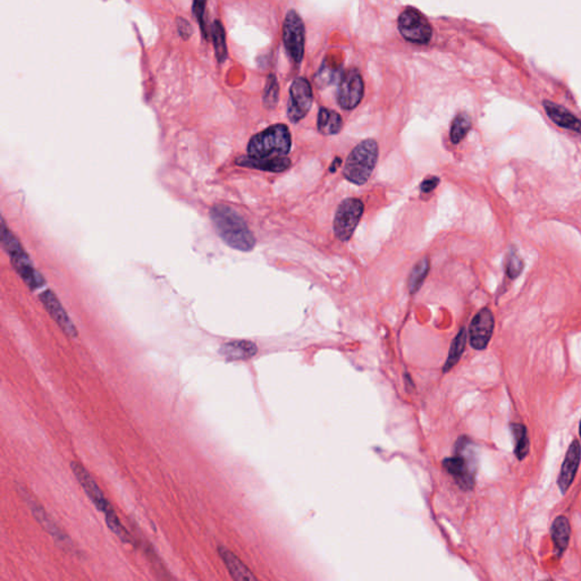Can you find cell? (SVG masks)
<instances>
[{"mask_svg": "<svg viewBox=\"0 0 581 581\" xmlns=\"http://www.w3.org/2000/svg\"><path fill=\"white\" fill-rule=\"evenodd\" d=\"M218 235L227 245L240 251H251L256 239L247 223L234 209L225 205H216L210 212Z\"/></svg>", "mask_w": 581, "mask_h": 581, "instance_id": "cell-1", "label": "cell"}, {"mask_svg": "<svg viewBox=\"0 0 581 581\" xmlns=\"http://www.w3.org/2000/svg\"><path fill=\"white\" fill-rule=\"evenodd\" d=\"M292 146L289 128L284 124L269 126L251 137L247 156L252 158L274 159L287 157Z\"/></svg>", "mask_w": 581, "mask_h": 581, "instance_id": "cell-2", "label": "cell"}, {"mask_svg": "<svg viewBox=\"0 0 581 581\" xmlns=\"http://www.w3.org/2000/svg\"><path fill=\"white\" fill-rule=\"evenodd\" d=\"M378 153V144L373 139L360 142L348 156L343 168L346 179L353 184H364L375 170Z\"/></svg>", "mask_w": 581, "mask_h": 581, "instance_id": "cell-3", "label": "cell"}, {"mask_svg": "<svg viewBox=\"0 0 581 581\" xmlns=\"http://www.w3.org/2000/svg\"><path fill=\"white\" fill-rule=\"evenodd\" d=\"M1 242L3 247L11 257L13 267L15 269L22 280L31 289H40L46 284L45 278L36 271L31 261L30 257L27 256L21 243L16 239L12 231L7 227L6 221L1 223Z\"/></svg>", "mask_w": 581, "mask_h": 581, "instance_id": "cell-4", "label": "cell"}, {"mask_svg": "<svg viewBox=\"0 0 581 581\" xmlns=\"http://www.w3.org/2000/svg\"><path fill=\"white\" fill-rule=\"evenodd\" d=\"M443 465L461 488L471 489L474 487L477 461L467 438H460L456 445V456L445 459Z\"/></svg>", "mask_w": 581, "mask_h": 581, "instance_id": "cell-5", "label": "cell"}, {"mask_svg": "<svg viewBox=\"0 0 581 581\" xmlns=\"http://www.w3.org/2000/svg\"><path fill=\"white\" fill-rule=\"evenodd\" d=\"M364 203L357 198H348L339 205L334 218V233L341 242L349 241L364 215Z\"/></svg>", "mask_w": 581, "mask_h": 581, "instance_id": "cell-6", "label": "cell"}, {"mask_svg": "<svg viewBox=\"0 0 581 581\" xmlns=\"http://www.w3.org/2000/svg\"><path fill=\"white\" fill-rule=\"evenodd\" d=\"M399 33L404 39L414 43H428L432 39V30L427 18L417 9H406L399 15Z\"/></svg>", "mask_w": 581, "mask_h": 581, "instance_id": "cell-7", "label": "cell"}, {"mask_svg": "<svg viewBox=\"0 0 581 581\" xmlns=\"http://www.w3.org/2000/svg\"><path fill=\"white\" fill-rule=\"evenodd\" d=\"M313 96L309 81L304 78H295L289 89L287 116L293 123H298L307 116L313 104Z\"/></svg>", "mask_w": 581, "mask_h": 581, "instance_id": "cell-8", "label": "cell"}, {"mask_svg": "<svg viewBox=\"0 0 581 581\" xmlns=\"http://www.w3.org/2000/svg\"><path fill=\"white\" fill-rule=\"evenodd\" d=\"M283 40L289 56L300 63L303 58L306 30L301 18L294 11H289L284 21Z\"/></svg>", "mask_w": 581, "mask_h": 581, "instance_id": "cell-9", "label": "cell"}, {"mask_svg": "<svg viewBox=\"0 0 581 581\" xmlns=\"http://www.w3.org/2000/svg\"><path fill=\"white\" fill-rule=\"evenodd\" d=\"M364 80L357 69H350L343 74L337 89V102L343 109H355L364 98Z\"/></svg>", "mask_w": 581, "mask_h": 581, "instance_id": "cell-10", "label": "cell"}, {"mask_svg": "<svg viewBox=\"0 0 581 581\" xmlns=\"http://www.w3.org/2000/svg\"><path fill=\"white\" fill-rule=\"evenodd\" d=\"M494 315L488 308H484L474 317L469 328L470 344L474 350H484L488 346L494 331Z\"/></svg>", "mask_w": 581, "mask_h": 581, "instance_id": "cell-11", "label": "cell"}, {"mask_svg": "<svg viewBox=\"0 0 581 581\" xmlns=\"http://www.w3.org/2000/svg\"><path fill=\"white\" fill-rule=\"evenodd\" d=\"M18 491L22 498H23V500H25L27 507H30L33 516L36 517V520L40 522V525L45 528V531H48L51 536H53V538L60 546H63V549L64 547L67 549L69 546H71L69 545L71 540H69V537L66 536L65 533L60 531V528L57 527L56 524L51 520L50 517L47 514L43 507L40 505L39 502L36 501V498H33L32 495L27 492L25 487L18 485Z\"/></svg>", "mask_w": 581, "mask_h": 581, "instance_id": "cell-12", "label": "cell"}, {"mask_svg": "<svg viewBox=\"0 0 581 581\" xmlns=\"http://www.w3.org/2000/svg\"><path fill=\"white\" fill-rule=\"evenodd\" d=\"M71 469H72L73 474L75 478L78 479L84 492L88 495V498L91 500L97 509L102 513H107L109 510L113 509L111 503L104 498V493L99 487L96 480L93 479V476L90 474L89 471L84 468L83 465L78 463V462H71Z\"/></svg>", "mask_w": 581, "mask_h": 581, "instance_id": "cell-13", "label": "cell"}, {"mask_svg": "<svg viewBox=\"0 0 581 581\" xmlns=\"http://www.w3.org/2000/svg\"><path fill=\"white\" fill-rule=\"evenodd\" d=\"M40 301L43 304L46 310L48 311L51 318L54 319L57 322V325L62 328V331L69 337H78V329L75 327L72 320L69 318V315L66 313L63 306L60 303V300L57 299L56 295L51 292L50 289H46L43 292L40 293Z\"/></svg>", "mask_w": 581, "mask_h": 581, "instance_id": "cell-14", "label": "cell"}, {"mask_svg": "<svg viewBox=\"0 0 581 581\" xmlns=\"http://www.w3.org/2000/svg\"><path fill=\"white\" fill-rule=\"evenodd\" d=\"M580 460V443L578 441H573L570 444L569 450L566 452L563 465H562V468H561L560 476H559V480H557L561 492L566 493L568 488H569L570 485L573 484L575 474H577V470L579 468Z\"/></svg>", "mask_w": 581, "mask_h": 581, "instance_id": "cell-15", "label": "cell"}, {"mask_svg": "<svg viewBox=\"0 0 581 581\" xmlns=\"http://www.w3.org/2000/svg\"><path fill=\"white\" fill-rule=\"evenodd\" d=\"M544 109H545L547 116L551 118L556 125L560 128L570 130V131H575L579 135H581V121L578 117H575L573 113H570L566 108L562 107L560 104H555V102L545 100L542 102Z\"/></svg>", "mask_w": 581, "mask_h": 581, "instance_id": "cell-16", "label": "cell"}, {"mask_svg": "<svg viewBox=\"0 0 581 581\" xmlns=\"http://www.w3.org/2000/svg\"><path fill=\"white\" fill-rule=\"evenodd\" d=\"M218 554L223 560L226 566L231 577L238 581H254L257 580L256 575L251 573L250 569L245 566L239 557L236 556L233 552L227 549L224 546H218Z\"/></svg>", "mask_w": 581, "mask_h": 581, "instance_id": "cell-17", "label": "cell"}, {"mask_svg": "<svg viewBox=\"0 0 581 581\" xmlns=\"http://www.w3.org/2000/svg\"><path fill=\"white\" fill-rule=\"evenodd\" d=\"M258 348L250 341L238 340L224 343L219 349L221 357L228 361L247 360L257 355Z\"/></svg>", "mask_w": 581, "mask_h": 581, "instance_id": "cell-18", "label": "cell"}, {"mask_svg": "<svg viewBox=\"0 0 581 581\" xmlns=\"http://www.w3.org/2000/svg\"><path fill=\"white\" fill-rule=\"evenodd\" d=\"M236 164L243 168H254V170H265L271 173H280L285 172L291 168V160L287 157L274 159H258L252 158L249 156H243L236 159Z\"/></svg>", "mask_w": 581, "mask_h": 581, "instance_id": "cell-19", "label": "cell"}, {"mask_svg": "<svg viewBox=\"0 0 581 581\" xmlns=\"http://www.w3.org/2000/svg\"><path fill=\"white\" fill-rule=\"evenodd\" d=\"M318 131L324 135H337L342 130L343 120L340 114L327 108H320L317 121Z\"/></svg>", "mask_w": 581, "mask_h": 581, "instance_id": "cell-20", "label": "cell"}, {"mask_svg": "<svg viewBox=\"0 0 581 581\" xmlns=\"http://www.w3.org/2000/svg\"><path fill=\"white\" fill-rule=\"evenodd\" d=\"M570 533L571 531H570L569 520L566 517H559L555 519L552 525L551 535L559 554L563 553L569 545Z\"/></svg>", "mask_w": 581, "mask_h": 581, "instance_id": "cell-21", "label": "cell"}, {"mask_svg": "<svg viewBox=\"0 0 581 581\" xmlns=\"http://www.w3.org/2000/svg\"><path fill=\"white\" fill-rule=\"evenodd\" d=\"M467 339H468L467 329H465V327L461 328L459 333H458V335H456V339H454L453 342H452V346H451L450 352H449V357H447L444 369H443L444 373H447L449 370L452 369V368H453V367L459 362L460 359H461L462 353H463V351H465V349Z\"/></svg>", "mask_w": 581, "mask_h": 581, "instance_id": "cell-22", "label": "cell"}, {"mask_svg": "<svg viewBox=\"0 0 581 581\" xmlns=\"http://www.w3.org/2000/svg\"><path fill=\"white\" fill-rule=\"evenodd\" d=\"M430 261L428 258H423L413 266L410 276H409L408 287L409 292L411 294L418 292L421 285L426 280L428 271H430Z\"/></svg>", "mask_w": 581, "mask_h": 581, "instance_id": "cell-23", "label": "cell"}, {"mask_svg": "<svg viewBox=\"0 0 581 581\" xmlns=\"http://www.w3.org/2000/svg\"><path fill=\"white\" fill-rule=\"evenodd\" d=\"M513 439H514V453L519 460L525 459L529 453V437L527 430L524 425L512 423L511 425Z\"/></svg>", "mask_w": 581, "mask_h": 581, "instance_id": "cell-24", "label": "cell"}, {"mask_svg": "<svg viewBox=\"0 0 581 581\" xmlns=\"http://www.w3.org/2000/svg\"><path fill=\"white\" fill-rule=\"evenodd\" d=\"M471 118L468 114L461 113L456 115L452 125H451V141L454 144H458L465 139V135L471 130Z\"/></svg>", "mask_w": 581, "mask_h": 581, "instance_id": "cell-25", "label": "cell"}, {"mask_svg": "<svg viewBox=\"0 0 581 581\" xmlns=\"http://www.w3.org/2000/svg\"><path fill=\"white\" fill-rule=\"evenodd\" d=\"M104 517H106V524H107L108 528L113 531L115 535H116L118 538H120L122 542H131V537L128 535V531H126L124 526L122 525V522H121L120 519L117 517L116 512H115V510L111 509L108 511L107 513H104Z\"/></svg>", "mask_w": 581, "mask_h": 581, "instance_id": "cell-26", "label": "cell"}, {"mask_svg": "<svg viewBox=\"0 0 581 581\" xmlns=\"http://www.w3.org/2000/svg\"><path fill=\"white\" fill-rule=\"evenodd\" d=\"M212 36H214V45H215L217 60L221 63H223L224 60H226L227 48L226 40H225V32H224L223 25H221V22H215L214 29H212Z\"/></svg>", "mask_w": 581, "mask_h": 581, "instance_id": "cell-27", "label": "cell"}, {"mask_svg": "<svg viewBox=\"0 0 581 581\" xmlns=\"http://www.w3.org/2000/svg\"><path fill=\"white\" fill-rule=\"evenodd\" d=\"M278 83L274 75H271L267 80L265 95H264V104L267 108H274L278 102Z\"/></svg>", "mask_w": 581, "mask_h": 581, "instance_id": "cell-28", "label": "cell"}, {"mask_svg": "<svg viewBox=\"0 0 581 581\" xmlns=\"http://www.w3.org/2000/svg\"><path fill=\"white\" fill-rule=\"evenodd\" d=\"M524 266H525L524 260H522L521 257L519 256L518 252L514 249L510 251L509 257H507V276L510 278H512V280L519 278L522 271H524Z\"/></svg>", "mask_w": 581, "mask_h": 581, "instance_id": "cell-29", "label": "cell"}, {"mask_svg": "<svg viewBox=\"0 0 581 581\" xmlns=\"http://www.w3.org/2000/svg\"><path fill=\"white\" fill-rule=\"evenodd\" d=\"M438 183H439V179H438L437 176H430L428 179H425V181L421 183V191H423V193H430L432 190H435Z\"/></svg>", "mask_w": 581, "mask_h": 581, "instance_id": "cell-30", "label": "cell"}, {"mask_svg": "<svg viewBox=\"0 0 581 581\" xmlns=\"http://www.w3.org/2000/svg\"><path fill=\"white\" fill-rule=\"evenodd\" d=\"M205 3H206V0H196V4H194V8H196V13H197L198 18H199V22L200 23H201V25H203V8H205Z\"/></svg>", "mask_w": 581, "mask_h": 581, "instance_id": "cell-31", "label": "cell"}, {"mask_svg": "<svg viewBox=\"0 0 581 581\" xmlns=\"http://www.w3.org/2000/svg\"><path fill=\"white\" fill-rule=\"evenodd\" d=\"M341 163H342V159H335L334 163H333V165H331V168H329V170H331V172H333V173H334V172H336L337 168L340 166Z\"/></svg>", "mask_w": 581, "mask_h": 581, "instance_id": "cell-32", "label": "cell"}, {"mask_svg": "<svg viewBox=\"0 0 581 581\" xmlns=\"http://www.w3.org/2000/svg\"><path fill=\"white\" fill-rule=\"evenodd\" d=\"M579 434H580V437H581V421H580V428H579Z\"/></svg>", "mask_w": 581, "mask_h": 581, "instance_id": "cell-33", "label": "cell"}]
</instances>
